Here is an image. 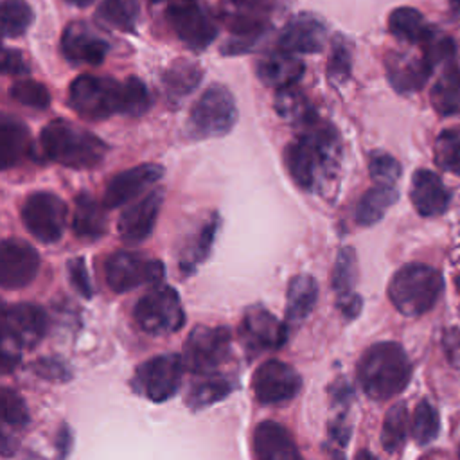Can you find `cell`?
I'll list each match as a JSON object with an SVG mask.
<instances>
[{
  "label": "cell",
  "mask_w": 460,
  "mask_h": 460,
  "mask_svg": "<svg viewBox=\"0 0 460 460\" xmlns=\"http://www.w3.org/2000/svg\"><path fill=\"white\" fill-rule=\"evenodd\" d=\"M435 162L440 169L460 174V126L447 128L437 137Z\"/></svg>",
  "instance_id": "f35d334b"
},
{
  "label": "cell",
  "mask_w": 460,
  "mask_h": 460,
  "mask_svg": "<svg viewBox=\"0 0 460 460\" xmlns=\"http://www.w3.org/2000/svg\"><path fill=\"white\" fill-rule=\"evenodd\" d=\"M138 327L155 336L176 332L185 323V313L178 293L165 284L151 288L135 305L133 311Z\"/></svg>",
  "instance_id": "52a82bcc"
},
{
  "label": "cell",
  "mask_w": 460,
  "mask_h": 460,
  "mask_svg": "<svg viewBox=\"0 0 460 460\" xmlns=\"http://www.w3.org/2000/svg\"><path fill=\"white\" fill-rule=\"evenodd\" d=\"M449 2H451V4H455L456 7H460V0H449Z\"/></svg>",
  "instance_id": "6f0895ef"
},
{
  "label": "cell",
  "mask_w": 460,
  "mask_h": 460,
  "mask_svg": "<svg viewBox=\"0 0 460 460\" xmlns=\"http://www.w3.org/2000/svg\"><path fill=\"white\" fill-rule=\"evenodd\" d=\"M318 298V284L311 275H296L288 286L286 316L291 323L302 322L314 307Z\"/></svg>",
  "instance_id": "1f68e13d"
},
{
  "label": "cell",
  "mask_w": 460,
  "mask_h": 460,
  "mask_svg": "<svg viewBox=\"0 0 460 460\" xmlns=\"http://www.w3.org/2000/svg\"><path fill=\"white\" fill-rule=\"evenodd\" d=\"M151 106V95L147 86L138 77H128L122 81L120 92V111L122 115L140 117Z\"/></svg>",
  "instance_id": "60d3db41"
},
{
  "label": "cell",
  "mask_w": 460,
  "mask_h": 460,
  "mask_svg": "<svg viewBox=\"0 0 460 460\" xmlns=\"http://www.w3.org/2000/svg\"><path fill=\"white\" fill-rule=\"evenodd\" d=\"M29 147H31V135L27 126L11 115H4L0 120L2 169H11L18 165L29 155Z\"/></svg>",
  "instance_id": "4316f807"
},
{
  "label": "cell",
  "mask_w": 460,
  "mask_h": 460,
  "mask_svg": "<svg viewBox=\"0 0 460 460\" xmlns=\"http://www.w3.org/2000/svg\"><path fill=\"white\" fill-rule=\"evenodd\" d=\"M327 41V29L323 22L313 14L293 16L279 36V45L288 52L313 54L320 52Z\"/></svg>",
  "instance_id": "44dd1931"
},
{
  "label": "cell",
  "mask_w": 460,
  "mask_h": 460,
  "mask_svg": "<svg viewBox=\"0 0 460 460\" xmlns=\"http://www.w3.org/2000/svg\"><path fill=\"white\" fill-rule=\"evenodd\" d=\"M68 277H70V284L81 296H84V298L92 296V284H90V277H88V271L84 266V259L75 257V259L68 261Z\"/></svg>",
  "instance_id": "c3c4849f"
},
{
  "label": "cell",
  "mask_w": 460,
  "mask_h": 460,
  "mask_svg": "<svg viewBox=\"0 0 460 460\" xmlns=\"http://www.w3.org/2000/svg\"><path fill=\"white\" fill-rule=\"evenodd\" d=\"M356 253L350 246L340 250L334 268H332V289L338 298V307L341 309L345 318H354L361 309V298L354 293L358 266Z\"/></svg>",
  "instance_id": "cb8c5ba5"
},
{
  "label": "cell",
  "mask_w": 460,
  "mask_h": 460,
  "mask_svg": "<svg viewBox=\"0 0 460 460\" xmlns=\"http://www.w3.org/2000/svg\"><path fill=\"white\" fill-rule=\"evenodd\" d=\"M253 451L257 460H304L289 431L275 420H264L255 428Z\"/></svg>",
  "instance_id": "603a6c76"
},
{
  "label": "cell",
  "mask_w": 460,
  "mask_h": 460,
  "mask_svg": "<svg viewBox=\"0 0 460 460\" xmlns=\"http://www.w3.org/2000/svg\"><path fill=\"white\" fill-rule=\"evenodd\" d=\"M350 65H352V58H350L349 43L343 41L341 38H336L332 41V50L327 65L329 81H332L334 84H343L350 75Z\"/></svg>",
  "instance_id": "ee69618b"
},
{
  "label": "cell",
  "mask_w": 460,
  "mask_h": 460,
  "mask_svg": "<svg viewBox=\"0 0 460 460\" xmlns=\"http://www.w3.org/2000/svg\"><path fill=\"white\" fill-rule=\"evenodd\" d=\"M153 4H160V2H172V4H176V2H183V0H151Z\"/></svg>",
  "instance_id": "9f6ffc18"
},
{
  "label": "cell",
  "mask_w": 460,
  "mask_h": 460,
  "mask_svg": "<svg viewBox=\"0 0 460 460\" xmlns=\"http://www.w3.org/2000/svg\"><path fill=\"white\" fill-rule=\"evenodd\" d=\"M66 214L65 201L45 190L32 192L22 205V221L27 232L41 243H56L61 239Z\"/></svg>",
  "instance_id": "30bf717a"
},
{
  "label": "cell",
  "mask_w": 460,
  "mask_h": 460,
  "mask_svg": "<svg viewBox=\"0 0 460 460\" xmlns=\"http://www.w3.org/2000/svg\"><path fill=\"white\" fill-rule=\"evenodd\" d=\"M237 120V108L232 93L221 86H208L194 102L189 117V131L196 138L221 137L228 133Z\"/></svg>",
  "instance_id": "ba28073f"
},
{
  "label": "cell",
  "mask_w": 460,
  "mask_h": 460,
  "mask_svg": "<svg viewBox=\"0 0 460 460\" xmlns=\"http://www.w3.org/2000/svg\"><path fill=\"white\" fill-rule=\"evenodd\" d=\"M410 198H411L415 210L424 217L442 214L447 208L449 199H451L449 190L446 189V185L442 183L438 174H435L429 169L415 171V174L411 178Z\"/></svg>",
  "instance_id": "d4e9b609"
},
{
  "label": "cell",
  "mask_w": 460,
  "mask_h": 460,
  "mask_svg": "<svg viewBox=\"0 0 460 460\" xmlns=\"http://www.w3.org/2000/svg\"><path fill=\"white\" fill-rule=\"evenodd\" d=\"M162 201H164V190L155 189L149 194H146L142 199L129 205L119 217V234L122 241L129 244H137L147 239L156 223Z\"/></svg>",
  "instance_id": "ffe728a7"
},
{
  "label": "cell",
  "mask_w": 460,
  "mask_h": 460,
  "mask_svg": "<svg viewBox=\"0 0 460 460\" xmlns=\"http://www.w3.org/2000/svg\"><path fill=\"white\" fill-rule=\"evenodd\" d=\"M2 72L4 74H13V75H20V74H27L29 72V65L23 59V54L16 49H5L4 50V58H2Z\"/></svg>",
  "instance_id": "f907efd6"
},
{
  "label": "cell",
  "mask_w": 460,
  "mask_h": 460,
  "mask_svg": "<svg viewBox=\"0 0 460 460\" xmlns=\"http://www.w3.org/2000/svg\"><path fill=\"white\" fill-rule=\"evenodd\" d=\"M368 171L377 183L394 185L395 180L401 176V164L392 155L376 151L370 155Z\"/></svg>",
  "instance_id": "f6af8a7d"
},
{
  "label": "cell",
  "mask_w": 460,
  "mask_h": 460,
  "mask_svg": "<svg viewBox=\"0 0 460 460\" xmlns=\"http://www.w3.org/2000/svg\"><path fill=\"white\" fill-rule=\"evenodd\" d=\"M2 420L16 428H22L29 422V410L23 399L11 388L2 390Z\"/></svg>",
  "instance_id": "bcb514c9"
},
{
  "label": "cell",
  "mask_w": 460,
  "mask_h": 460,
  "mask_svg": "<svg viewBox=\"0 0 460 460\" xmlns=\"http://www.w3.org/2000/svg\"><path fill=\"white\" fill-rule=\"evenodd\" d=\"M140 14L138 0H101L97 7V18L117 31L133 32Z\"/></svg>",
  "instance_id": "8d00e7d4"
},
{
  "label": "cell",
  "mask_w": 460,
  "mask_h": 460,
  "mask_svg": "<svg viewBox=\"0 0 460 460\" xmlns=\"http://www.w3.org/2000/svg\"><path fill=\"white\" fill-rule=\"evenodd\" d=\"M72 230L77 237L92 239V241L99 239L106 232L104 208L101 207V203L97 199H93L86 192H81L75 198Z\"/></svg>",
  "instance_id": "f546056e"
},
{
  "label": "cell",
  "mask_w": 460,
  "mask_h": 460,
  "mask_svg": "<svg viewBox=\"0 0 460 460\" xmlns=\"http://www.w3.org/2000/svg\"><path fill=\"white\" fill-rule=\"evenodd\" d=\"M341 146L336 129L316 120L304 126L286 147V167L293 181L305 190L331 189L338 178Z\"/></svg>",
  "instance_id": "6da1fadb"
},
{
  "label": "cell",
  "mask_w": 460,
  "mask_h": 460,
  "mask_svg": "<svg viewBox=\"0 0 460 460\" xmlns=\"http://www.w3.org/2000/svg\"><path fill=\"white\" fill-rule=\"evenodd\" d=\"M162 277V262L137 252H115L104 261V279L115 293H124L147 282H160Z\"/></svg>",
  "instance_id": "7c38bea8"
},
{
  "label": "cell",
  "mask_w": 460,
  "mask_h": 460,
  "mask_svg": "<svg viewBox=\"0 0 460 460\" xmlns=\"http://www.w3.org/2000/svg\"><path fill=\"white\" fill-rule=\"evenodd\" d=\"M397 201V190L394 185H385V183H377L376 187L368 189L358 207H356V221L359 225H374L377 223L388 207H392Z\"/></svg>",
  "instance_id": "836d02e7"
},
{
  "label": "cell",
  "mask_w": 460,
  "mask_h": 460,
  "mask_svg": "<svg viewBox=\"0 0 460 460\" xmlns=\"http://www.w3.org/2000/svg\"><path fill=\"white\" fill-rule=\"evenodd\" d=\"M18 361H20V354L16 352H9V350H4V356H2V370L7 374L9 370H13L16 365H18Z\"/></svg>",
  "instance_id": "f5cc1de1"
},
{
  "label": "cell",
  "mask_w": 460,
  "mask_h": 460,
  "mask_svg": "<svg viewBox=\"0 0 460 460\" xmlns=\"http://www.w3.org/2000/svg\"><path fill=\"white\" fill-rule=\"evenodd\" d=\"M232 338L226 327L198 325L183 345V365L196 376L214 374L230 356Z\"/></svg>",
  "instance_id": "9c48e42d"
},
{
  "label": "cell",
  "mask_w": 460,
  "mask_h": 460,
  "mask_svg": "<svg viewBox=\"0 0 460 460\" xmlns=\"http://www.w3.org/2000/svg\"><path fill=\"white\" fill-rule=\"evenodd\" d=\"M183 367V359L176 354L155 356L137 368L133 388L155 402H164L178 392Z\"/></svg>",
  "instance_id": "8fae6325"
},
{
  "label": "cell",
  "mask_w": 460,
  "mask_h": 460,
  "mask_svg": "<svg viewBox=\"0 0 460 460\" xmlns=\"http://www.w3.org/2000/svg\"><path fill=\"white\" fill-rule=\"evenodd\" d=\"M275 0H223L221 20L234 32L223 54H241L252 50L270 29V13Z\"/></svg>",
  "instance_id": "5b68a950"
},
{
  "label": "cell",
  "mask_w": 460,
  "mask_h": 460,
  "mask_svg": "<svg viewBox=\"0 0 460 460\" xmlns=\"http://www.w3.org/2000/svg\"><path fill=\"white\" fill-rule=\"evenodd\" d=\"M358 377L365 394L376 401L401 394L411 377V365L399 343L372 345L358 363Z\"/></svg>",
  "instance_id": "7a4b0ae2"
},
{
  "label": "cell",
  "mask_w": 460,
  "mask_h": 460,
  "mask_svg": "<svg viewBox=\"0 0 460 460\" xmlns=\"http://www.w3.org/2000/svg\"><path fill=\"white\" fill-rule=\"evenodd\" d=\"M252 388L259 402L279 404L293 399L300 392L302 379L291 365L279 359H270L255 370Z\"/></svg>",
  "instance_id": "5bb4252c"
},
{
  "label": "cell",
  "mask_w": 460,
  "mask_h": 460,
  "mask_svg": "<svg viewBox=\"0 0 460 460\" xmlns=\"http://www.w3.org/2000/svg\"><path fill=\"white\" fill-rule=\"evenodd\" d=\"M217 225H219L217 214H212L190 235V239H187V243L180 253V270L183 275H190L198 268V264L207 259V255L210 253L216 232H217Z\"/></svg>",
  "instance_id": "4dcf8cb0"
},
{
  "label": "cell",
  "mask_w": 460,
  "mask_h": 460,
  "mask_svg": "<svg viewBox=\"0 0 460 460\" xmlns=\"http://www.w3.org/2000/svg\"><path fill=\"white\" fill-rule=\"evenodd\" d=\"M390 32L406 43L424 45L437 31L413 7H397L388 16Z\"/></svg>",
  "instance_id": "83f0119b"
},
{
  "label": "cell",
  "mask_w": 460,
  "mask_h": 460,
  "mask_svg": "<svg viewBox=\"0 0 460 460\" xmlns=\"http://www.w3.org/2000/svg\"><path fill=\"white\" fill-rule=\"evenodd\" d=\"M433 108L444 115H460V66L446 70L429 92Z\"/></svg>",
  "instance_id": "e575fe53"
},
{
  "label": "cell",
  "mask_w": 460,
  "mask_h": 460,
  "mask_svg": "<svg viewBox=\"0 0 460 460\" xmlns=\"http://www.w3.org/2000/svg\"><path fill=\"white\" fill-rule=\"evenodd\" d=\"M162 174H164V169L158 164H142L115 174L104 189L102 205L106 208H117L135 199L147 187L156 183L162 178Z\"/></svg>",
  "instance_id": "ac0fdd59"
},
{
  "label": "cell",
  "mask_w": 460,
  "mask_h": 460,
  "mask_svg": "<svg viewBox=\"0 0 460 460\" xmlns=\"http://www.w3.org/2000/svg\"><path fill=\"white\" fill-rule=\"evenodd\" d=\"M201 77H203V70L198 63L180 58L165 68L162 75V84L167 97L178 101L192 93L198 88Z\"/></svg>",
  "instance_id": "f1b7e54d"
},
{
  "label": "cell",
  "mask_w": 460,
  "mask_h": 460,
  "mask_svg": "<svg viewBox=\"0 0 460 460\" xmlns=\"http://www.w3.org/2000/svg\"><path fill=\"white\" fill-rule=\"evenodd\" d=\"M354 460H377L370 451H367V449H363V451H359L356 456H354Z\"/></svg>",
  "instance_id": "db71d44e"
},
{
  "label": "cell",
  "mask_w": 460,
  "mask_h": 460,
  "mask_svg": "<svg viewBox=\"0 0 460 460\" xmlns=\"http://www.w3.org/2000/svg\"><path fill=\"white\" fill-rule=\"evenodd\" d=\"M304 63L288 50H275L266 54L257 63V77L271 88L282 90L293 86L304 75Z\"/></svg>",
  "instance_id": "484cf974"
},
{
  "label": "cell",
  "mask_w": 460,
  "mask_h": 460,
  "mask_svg": "<svg viewBox=\"0 0 460 460\" xmlns=\"http://www.w3.org/2000/svg\"><path fill=\"white\" fill-rule=\"evenodd\" d=\"M442 288L444 280L438 270L413 262L395 271L388 284V296L404 316H419L435 305Z\"/></svg>",
  "instance_id": "277c9868"
},
{
  "label": "cell",
  "mask_w": 460,
  "mask_h": 460,
  "mask_svg": "<svg viewBox=\"0 0 460 460\" xmlns=\"http://www.w3.org/2000/svg\"><path fill=\"white\" fill-rule=\"evenodd\" d=\"M70 447H72V437H70L68 428L63 426L61 431H59V435H58V453H59V458H61V460L68 455Z\"/></svg>",
  "instance_id": "816d5d0a"
},
{
  "label": "cell",
  "mask_w": 460,
  "mask_h": 460,
  "mask_svg": "<svg viewBox=\"0 0 460 460\" xmlns=\"http://www.w3.org/2000/svg\"><path fill=\"white\" fill-rule=\"evenodd\" d=\"M40 268L38 252L22 239H4L0 246V282L5 289H20L32 282Z\"/></svg>",
  "instance_id": "2e32d148"
},
{
  "label": "cell",
  "mask_w": 460,
  "mask_h": 460,
  "mask_svg": "<svg viewBox=\"0 0 460 460\" xmlns=\"http://www.w3.org/2000/svg\"><path fill=\"white\" fill-rule=\"evenodd\" d=\"M167 22L176 36L192 50L207 49L217 36V25L208 11L196 0L171 4Z\"/></svg>",
  "instance_id": "4fadbf2b"
},
{
  "label": "cell",
  "mask_w": 460,
  "mask_h": 460,
  "mask_svg": "<svg viewBox=\"0 0 460 460\" xmlns=\"http://www.w3.org/2000/svg\"><path fill=\"white\" fill-rule=\"evenodd\" d=\"M408 433V411L404 402L394 404L385 415L383 429H381V444L386 451H397L406 438Z\"/></svg>",
  "instance_id": "74e56055"
},
{
  "label": "cell",
  "mask_w": 460,
  "mask_h": 460,
  "mask_svg": "<svg viewBox=\"0 0 460 460\" xmlns=\"http://www.w3.org/2000/svg\"><path fill=\"white\" fill-rule=\"evenodd\" d=\"M4 338L20 349L38 345L47 332V316L41 307L27 302L5 305L2 314Z\"/></svg>",
  "instance_id": "9a60e30c"
},
{
  "label": "cell",
  "mask_w": 460,
  "mask_h": 460,
  "mask_svg": "<svg viewBox=\"0 0 460 460\" xmlns=\"http://www.w3.org/2000/svg\"><path fill=\"white\" fill-rule=\"evenodd\" d=\"M438 428L440 424L437 410L428 401H420L413 411L411 437L417 444H428L437 437Z\"/></svg>",
  "instance_id": "7bdbcfd3"
},
{
  "label": "cell",
  "mask_w": 460,
  "mask_h": 460,
  "mask_svg": "<svg viewBox=\"0 0 460 460\" xmlns=\"http://www.w3.org/2000/svg\"><path fill=\"white\" fill-rule=\"evenodd\" d=\"M122 83L111 77L79 75L70 83L68 99L75 113L88 120H104L120 111Z\"/></svg>",
  "instance_id": "8992f818"
},
{
  "label": "cell",
  "mask_w": 460,
  "mask_h": 460,
  "mask_svg": "<svg viewBox=\"0 0 460 460\" xmlns=\"http://www.w3.org/2000/svg\"><path fill=\"white\" fill-rule=\"evenodd\" d=\"M422 47H424L422 56L429 61L431 66L449 59L455 54V41L440 32H435Z\"/></svg>",
  "instance_id": "7dc6e473"
},
{
  "label": "cell",
  "mask_w": 460,
  "mask_h": 460,
  "mask_svg": "<svg viewBox=\"0 0 460 460\" xmlns=\"http://www.w3.org/2000/svg\"><path fill=\"white\" fill-rule=\"evenodd\" d=\"M40 146L49 160L72 169H92L108 153V146L97 135L65 119L50 120L41 129Z\"/></svg>",
  "instance_id": "3957f363"
},
{
  "label": "cell",
  "mask_w": 460,
  "mask_h": 460,
  "mask_svg": "<svg viewBox=\"0 0 460 460\" xmlns=\"http://www.w3.org/2000/svg\"><path fill=\"white\" fill-rule=\"evenodd\" d=\"M275 110L284 120L296 124L300 128L318 120V115L309 99L305 97V93L295 86H288L277 92Z\"/></svg>",
  "instance_id": "d6a6232c"
},
{
  "label": "cell",
  "mask_w": 460,
  "mask_h": 460,
  "mask_svg": "<svg viewBox=\"0 0 460 460\" xmlns=\"http://www.w3.org/2000/svg\"><path fill=\"white\" fill-rule=\"evenodd\" d=\"M9 95L18 104L32 110H43L50 104V93L47 86L32 79H22L13 83L9 88Z\"/></svg>",
  "instance_id": "b9f144b4"
},
{
  "label": "cell",
  "mask_w": 460,
  "mask_h": 460,
  "mask_svg": "<svg viewBox=\"0 0 460 460\" xmlns=\"http://www.w3.org/2000/svg\"><path fill=\"white\" fill-rule=\"evenodd\" d=\"M232 388L234 385L228 377L216 376V374H203L190 385L185 402L192 410L205 408L225 399L232 392Z\"/></svg>",
  "instance_id": "d590c367"
},
{
  "label": "cell",
  "mask_w": 460,
  "mask_h": 460,
  "mask_svg": "<svg viewBox=\"0 0 460 460\" xmlns=\"http://www.w3.org/2000/svg\"><path fill=\"white\" fill-rule=\"evenodd\" d=\"M66 4H72V5H77V7H86L90 5L93 0H65Z\"/></svg>",
  "instance_id": "11a10c76"
},
{
  "label": "cell",
  "mask_w": 460,
  "mask_h": 460,
  "mask_svg": "<svg viewBox=\"0 0 460 460\" xmlns=\"http://www.w3.org/2000/svg\"><path fill=\"white\" fill-rule=\"evenodd\" d=\"M241 338L252 352L275 350L284 345L288 331L286 325L266 309L252 307L241 322Z\"/></svg>",
  "instance_id": "d6986e66"
},
{
  "label": "cell",
  "mask_w": 460,
  "mask_h": 460,
  "mask_svg": "<svg viewBox=\"0 0 460 460\" xmlns=\"http://www.w3.org/2000/svg\"><path fill=\"white\" fill-rule=\"evenodd\" d=\"M34 14L25 0H4L2 2V32L5 38L23 34L32 23Z\"/></svg>",
  "instance_id": "ab89813d"
},
{
  "label": "cell",
  "mask_w": 460,
  "mask_h": 460,
  "mask_svg": "<svg viewBox=\"0 0 460 460\" xmlns=\"http://www.w3.org/2000/svg\"><path fill=\"white\" fill-rule=\"evenodd\" d=\"M108 50V41L84 22L68 23L61 34V52L72 63L99 65Z\"/></svg>",
  "instance_id": "e0dca14e"
},
{
  "label": "cell",
  "mask_w": 460,
  "mask_h": 460,
  "mask_svg": "<svg viewBox=\"0 0 460 460\" xmlns=\"http://www.w3.org/2000/svg\"><path fill=\"white\" fill-rule=\"evenodd\" d=\"M385 65L390 84L401 93H411L420 90L433 70L424 56H415L408 52H390L385 59Z\"/></svg>",
  "instance_id": "7402d4cb"
},
{
  "label": "cell",
  "mask_w": 460,
  "mask_h": 460,
  "mask_svg": "<svg viewBox=\"0 0 460 460\" xmlns=\"http://www.w3.org/2000/svg\"><path fill=\"white\" fill-rule=\"evenodd\" d=\"M32 370L45 379L50 381H65L70 377V372L66 370V365L61 363L56 358H40L38 361H34Z\"/></svg>",
  "instance_id": "681fc988"
}]
</instances>
